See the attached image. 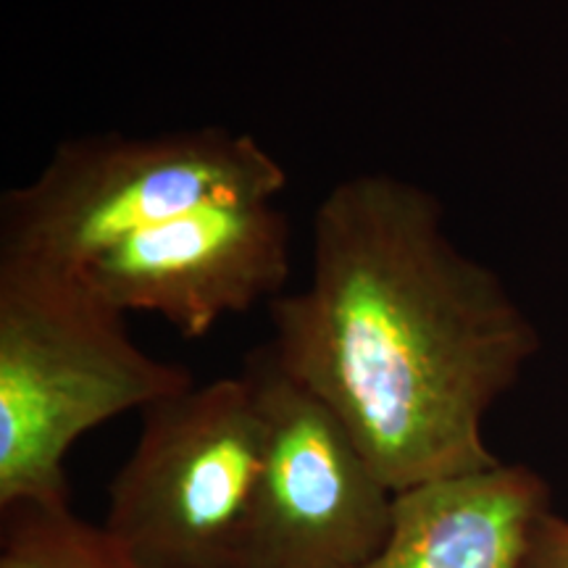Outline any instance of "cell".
Returning <instances> with one entry per match:
<instances>
[{
	"instance_id": "ba28073f",
	"label": "cell",
	"mask_w": 568,
	"mask_h": 568,
	"mask_svg": "<svg viewBox=\"0 0 568 568\" xmlns=\"http://www.w3.org/2000/svg\"><path fill=\"white\" fill-rule=\"evenodd\" d=\"M0 568H145L103 524L71 506L11 503L0 508Z\"/></svg>"
},
{
	"instance_id": "3957f363",
	"label": "cell",
	"mask_w": 568,
	"mask_h": 568,
	"mask_svg": "<svg viewBox=\"0 0 568 568\" xmlns=\"http://www.w3.org/2000/svg\"><path fill=\"white\" fill-rule=\"evenodd\" d=\"M287 180L253 134L224 126L67 140L0 197V268L84 274L148 226L209 203H274Z\"/></svg>"
},
{
	"instance_id": "6da1fadb",
	"label": "cell",
	"mask_w": 568,
	"mask_h": 568,
	"mask_svg": "<svg viewBox=\"0 0 568 568\" xmlns=\"http://www.w3.org/2000/svg\"><path fill=\"white\" fill-rule=\"evenodd\" d=\"M272 324L276 364L395 495L500 464L485 416L539 351L500 276L447 237L437 197L395 174L324 195L314 274L272 301Z\"/></svg>"
},
{
	"instance_id": "277c9868",
	"label": "cell",
	"mask_w": 568,
	"mask_h": 568,
	"mask_svg": "<svg viewBox=\"0 0 568 568\" xmlns=\"http://www.w3.org/2000/svg\"><path fill=\"white\" fill-rule=\"evenodd\" d=\"M264 460L245 372L153 403L113 474L103 529L145 568H232Z\"/></svg>"
},
{
	"instance_id": "9c48e42d",
	"label": "cell",
	"mask_w": 568,
	"mask_h": 568,
	"mask_svg": "<svg viewBox=\"0 0 568 568\" xmlns=\"http://www.w3.org/2000/svg\"><path fill=\"white\" fill-rule=\"evenodd\" d=\"M521 568H568V521L550 510L531 535Z\"/></svg>"
},
{
	"instance_id": "8992f818",
	"label": "cell",
	"mask_w": 568,
	"mask_h": 568,
	"mask_svg": "<svg viewBox=\"0 0 568 568\" xmlns=\"http://www.w3.org/2000/svg\"><path fill=\"white\" fill-rule=\"evenodd\" d=\"M293 268L290 219L272 201L209 203L103 253L84 280L122 314L161 316L182 337L276 301Z\"/></svg>"
},
{
	"instance_id": "5b68a950",
	"label": "cell",
	"mask_w": 568,
	"mask_h": 568,
	"mask_svg": "<svg viewBox=\"0 0 568 568\" xmlns=\"http://www.w3.org/2000/svg\"><path fill=\"white\" fill-rule=\"evenodd\" d=\"M243 372L258 397L264 460L232 568H361L393 537L397 495L268 343Z\"/></svg>"
},
{
	"instance_id": "7a4b0ae2",
	"label": "cell",
	"mask_w": 568,
	"mask_h": 568,
	"mask_svg": "<svg viewBox=\"0 0 568 568\" xmlns=\"http://www.w3.org/2000/svg\"><path fill=\"white\" fill-rule=\"evenodd\" d=\"M124 316L84 274L0 268V508L71 506L77 439L195 385L142 351Z\"/></svg>"
},
{
	"instance_id": "52a82bcc",
	"label": "cell",
	"mask_w": 568,
	"mask_h": 568,
	"mask_svg": "<svg viewBox=\"0 0 568 568\" xmlns=\"http://www.w3.org/2000/svg\"><path fill=\"white\" fill-rule=\"evenodd\" d=\"M550 514L548 481L521 464L397 495L387 545L361 568H521Z\"/></svg>"
}]
</instances>
